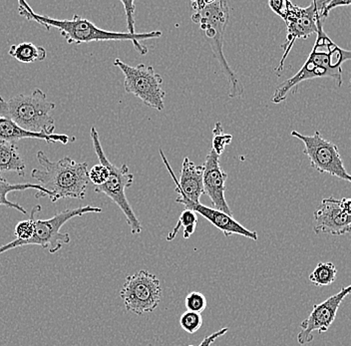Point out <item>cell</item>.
<instances>
[{"instance_id": "obj_1", "label": "cell", "mask_w": 351, "mask_h": 346, "mask_svg": "<svg viewBox=\"0 0 351 346\" xmlns=\"http://www.w3.org/2000/svg\"><path fill=\"white\" fill-rule=\"evenodd\" d=\"M19 13L25 17L27 21H34L40 24L49 32L52 27L56 28L64 37L68 45H79L82 43L100 42V41H132L135 49L141 55L148 53V48L142 45L143 40L159 38L163 34L162 32H145L132 35L128 32H115L101 29L95 24L86 18L73 15L72 19H54L45 15L37 14L32 6L23 0L19 1Z\"/></svg>"}, {"instance_id": "obj_2", "label": "cell", "mask_w": 351, "mask_h": 346, "mask_svg": "<svg viewBox=\"0 0 351 346\" xmlns=\"http://www.w3.org/2000/svg\"><path fill=\"white\" fill-rule=\"evenodd\" d=\"M317 38L304 66L293 77L280 83L274 92L271 101L274 104L287 99V94L300 83L317 78H331L337 86L342 85V64L351 61V50L335 45L324 32L319 13L317 17Z\"/></svg>"}, {"instance_id": "obj_3", "label": "cell", "mask_w": 351, "mask_h": 346, "mask_svg": "<svg viewBox=\"0 0 351 346\" xmlns=\"http://www.w3.org/2000/svg\"><path fill=\"white\" fill-rule=\"evenodd\" d=\"M40 168L33 169L32 177L49 193L52 203L62 199L83 200L86 196L89 177L86 162H76L66 156L53 162L43 151L36 154Z\"/></svg>"}, {"instance_id": "obj_4", "label": "cell", "mask_w": 351, "mask_h": 346, "mask_svg": "<svg viewBox=\"0 0 351 346\" xmlns=\"http://www.w3.org/2000/svg\"><path fill=\"white\" fill-rule=\"evenodd\" d=\"M192 8L194 12L192 15L193 23L197 24L201 32L207 37L210 49L218 60L223 75L227 78L230 97H241L245 92L243 85L230 68L223 54L226 29L230 21L229 4L223 0H199L192 2Z\"/></svg>"}, {"instance_id": "obj_5", "label": "cell", "mask_w": 351, "mask_h": 346, "mask_svg": "<svg viewBox=\"0 0 351 346\" xmlns=\"http://www.w3.org/2000/svg\"><path fill=\"white\" fill-rule=\"evenodd\" d=\"M55 103L47 99L43 90L36 88L29 95L19 94L5 100L0 96V116L8 118L23 130L36 134H54Z\"/></svg>"}, {"instance_id": "obj_6", "label": "cell", "mask_w": 351, "mask_h": 346, "mask_svg": "<svg viewBox=\"0 0 351 346\" xmlns=\"http://www.w3.org/2000/svg\"><path fill=\"white\" fill-rule=\"evenodd\" d=\"M90 137H91L94 151L97 155L99 162L101 164H104L109 169L108 180L103 185L94 188V190L99 194L106 195L110 200L118 206V208L126 217L127 223L130 227L131 233L133 235L141 234L143 230L141 222L132 209L130 203L127 199L126 193H125L126 189L130 188L132 184L134 183V175L132 174L126 164H123L121 167H117L109 161L103 150L102 145H101L99 133L95 127H92L90 130Z\"/></svg>"}, {"instance_id": "obj_7", "label": "cell", "mask_w": 351, "mask_h": 346, "mask_svg": "<svg viewBox=\"0 0 351 346\" xmlns=\"http://www.w3.org/2000/svg\"><path fill=\"white\" fill-rule=\"evenodd\" d=\"M114 66L124 74V88L127 93L139 98L146 106L163 111L166 92L163 89V78L152 66L141 64L130 66L119 58L114 60Z\"/></svg>"}, {"instance_id": "obj_8", "label": "cell", "mask_w": 351, "mask_h": 346, "mask_svg": "<svg viewBox=\"0 0 351 346\" xmlns=\"http://www.w3.org/2000/svg\"><path fill=\"white\" fill-rule=\"evenodd\" d=\"M120 297L127 312L136 315L154 312L162 299L160 280L150 271H137L125 280Z\"/></svg>"}, {"instance_id": "obj_9", "label": "cell", "mask_w": 351, "mask_h": 346, "mask_svg": "<svg viewBox=\"0 0 351 346\" xmlns=\"http://www.w3.org/2000/svg\"><path fill=\"white\" fill-rule=\"evenodd\" d=\"M291 136L304 143V153L308 158L311 167L320 174H328L351 184V175L344 167L339 148L332 142L324 139L319 131L311 136L293 131Z\"/></svg>"}, {"instance_id": "obj_10", "label": "cell", "mask_w": 351, "mask_h": 346, "mask_svg": "<svg viewBox=\"0 0 351 346\" xmlns=\"http://www.w3.org/2000/svg\"><path fill=\"white\" fill-rule=\"evenodd\" d=\"M318 10L315 1L311 2L307 8H300L293 2L285 1V23H287V41L282 45L284 55L280 59V64L276 68V74L280 75L285 66V60L291 52V48L298 39H306L311 35L317 34V17Z\"/></svg>"}, {"instance_id": "obj_11", "label": "cell", "mask_w": 351, "mask_h": 346, "mask_svg": "<svg viewBox=\"0 0 351 346\" xmlns=\"http://www.w3.org/2000/svg\"><path fill=\"white\" fill-rule=\"evenodd\" d=\"M350 293L351 284L350 286L342 288L339 293H335L326 301L315 304L308 317L300 323L302 330L298 334V343L300 345H307L315 339L313 332H317L318 334H322L328 332L337 317L340 304Z\"/></svg>"}, {"instance_id": "obj_12", "label": "cell", "mask_w": 351, "mask_h": 346, "mask_svg": "<svg viewBox=\"0 0 351 346\" xmlns=\"http://www.w3.org/2000/svg\"><path fill=\"white\" fill-rule=\"evenodd\" d=\"M313 231L315 234L343 236L351 234V216L342 211L340 200L324 199L313 214Z\"/></svg>"}, {"instance_id": "obj_13", "label": "cell", "mask_w": 351, "mask_h": 346, "mask_svg": "<svg viewBox=\"0 0 351 346\" xmlns=\"http://www.w3.org/2000/svg\"><path fill=\"white\" fill-rule=\"evenodd\" d=\"M203 168L204 190L212 201L214 209L232 216L225 197L228 174L219 165V156L213 149L208 153Z\"/></svg>"}, {"instance_id": "obj_14", "label": "cell", "mask_w": 351, "mask_h": 346, "mask_svg": "<svg viewBox=\"0 0 351 346\" xmlns=\"http://www.w3.org/2000/svg\"><path fill=\"white\" fill-rule=\"evenodd\" d=\"M176 201L185 206V209L191 210V211L197 212V214H201L203 218H205L214 227L219 230L223 234V236H227V238L239 235L254 240V242L258 240V236L256 232L250 231L238 221L234 220L232 216H230L226 212L218 211L214 208L207 207V206L201 203H194V201L186 199L183 195H179V197L176 199Z\"/></svg>"}, {"instance_id": "obj_15", "label": "cell", "mask_w": 351, "mask_h": 346, "mask_svg": "<svg viewBox=\"0 0 351 346\" xmlns=\"http://www.w3.org/2000/svg\"><path fill=\"white\" fill-rule=\"evenodd\" d=\"M160 155L167 170L172 176L173 181L176 184V192L178 195H183L189 200L194 203H199V199L205 194L204 190V168L203 166L197 165L194 162L191 161L190 158L186 157L182 164L181 173H180V179L178 181L174 171L172 170L168 159L165 156L163 150L160 149Z\"/></svg>"}, {"instance_id": "obj_16", "label": "cell", "mask_w": 351, "mask_h": 346, "mask_svg": "<svg viewBox=\"0 0 351 346\" xmlns=\"http://www.w3.org/2000/svg\"><path fill=\"white\" fill-rule=\"evenodd\" d=\"M22 139H37L43 140L46 143L54 144L60 143L67 145L70 142H75V137H69L65 134H36L23 130L21 127L17 126L14 122L11 121L8 118L0 116V140L1 141L16 143Z\"/></svg>"}, {"instance_id": "obj_17", "label": "cell", "mask_w": 351, "mask_h": 346, "mask_svg": "<svg viewBox=\"0 0 351 346\" xmlns=\"http://www.w3.org/2000/svg\"><path fill=\"white\" fill-rule=\"evenodd\" d=\"M33 189L36 190V198H43V197H49L48 190L41 187L39 184L24 183L12 184L6 181L3 177L0 176V206L10 208V209L16 210L21 214H27V211L17 203H13L8 199V194L11 192H23V190Z\"/></svg>"}, {"instance_id": "obj_18", "label": "cell", "mask_w": 351, "mask_h": 346, "mask_svg": "<svg viewBox=\"0 0 351 346\" xmlns=\"http://www.w3.org/2000/svg\"><path fill=\"white\" fill-rule=\"evenodd\" d=\"M25 170V163L15 143L0 140V176L3 173L13 172L19 177H24Z\"/></svg>"}, {"instance_id": "obj_19", "label": "cell", "mask_w": 351, "mask_h": 346, "mask_svg": "<svg viewBox=\"0 0 351 346\" xmlns=\"http://www.w3.org/2000/svg\"><path fill=\"white\" fill-rule=\"evenodd\" d=\"M8 54L19 62L32 64L36 61L45 60L47 51L43 46L35 45L32 42H23L10 46Z\"/></svg>"}, {"instance_id": "obj_20", "label": "cell", "mask_w": 351, "mask_h": 346, "mask_svg": "<svg viewBox=\"0 0 351 346\" xmlns=\"http://www.w3.org/2000/svg\"><path fill=\"white\" fill-rule=\"evenodd\" d=\"M197 223V212L191 211V210H184L181 216H180L177 225H175L174 229H173L172 231L169 233L168 236H167V240H168V242H172L176 238V236H177L178 232H179L180 229H182V227H183V238H185V240H189V238L192 236L193 234L195 233V231H196Z\"/></svg>"}, {"instance_id": "obj_21", "label": "cell", "mask_w": 351, "mask_h": 346, "mask_svg": "<svg viewBox=\"0 0 351 346\" xmlns=\"http://www.w3.org/2000/svg\"><path fill=\"white\" fill-rule=\"evenodd\" d=\"M337 269L332 262H319L309 275L308 280L315 286H328L337 280Z\"/></svg>"}, {"instance_id": "obj_22", "label": "cell", "mask_w": 351, "mask_h": 346, "mask_svg": "<svg viewBox=\"0 0 351 346\" xmlns=\"http://www.w3.org/2000/svg\"><path fill=\"white\" fill-rule=\"evenodd\" d=\"M213 150L221 156L225 152L226 146L230 145L232 141V136L230 134H225L223 132V125L221 122H217L215 125L214 130H213Z\"/></svg>"}, {"instance_id": "obj_23", "label": "cell", "mask_w": 351, "mask_h": 346, "mask_svg": "<svg viewBox=\"0 0 351 346\" xmlns=\"http://www.w3.org/2000/svg\"><path fill=\"white\" fill-rule=\"evenodd\" d=\"M180 324L186 332L194 334L203 325V319H202L201 313L186 312L182 314L181 319H180Z\"/></svg>"}, {"instance_id": "obj_24", "label": "cell", "mask_w": 351, "mask_h": 346, "mask_svg": "<svg viewBox=\"0 0 351 346\" xmlns=\"http://www.w3.org/2000/svg\"><path fill=\"white\" fill-rule=\"evenodd\" d=\"M185 306L188 312L202 313L207 308L208 301L203 293L192 291L186 297Z\"/></svg>"}, {"instance_id": "obj_25", "label": "cell", "mask_w": 351, "mask_h": 346, "mask_svg": "<svg viewBox=\"0 0 351 346\" xmlns=\"http://www.w3.org/2000/svg\"><path fill=\"white\" fill-rule=\"evenodd\" d=\"M88 177H89V181L94 184L95 187L103 185L109 178V169L104 164H98L90 169Z\"/></svg>"}, {"instance_id": "obj_26", "label": "cell", "mask_w": 351, "mask_h": 346, "mask_svg": "<svg viewBox=\"0 0 351 346\" xmlns=\"http://www.w3.org/2000/svg\"><path fill=\"white\" fill-rule=\"evenodd\" d=\"M124 6L125 12H126L127 27H128V34L132 35L137 34L135 30V13L136 6L135 1H121Z\"/></svg>"}, {"instance_id": "obj_27", "label": "cell", "mask_w": 351, "mask_h": 346, "mask_svg": "<svg viewBox=\"0 0 351 346\" xmlns=\"http://www.w3.org/2000/svg\"><path fill=\"white\" fill-rule=\"evenodd\" d=\"M228 332H229V328H221V330H218V332H214V334H212L210 335H208V336H206L205 338H204V341H202L201 343H199V346H210L213 345V343H215V341H217V339L219 338V337L223 336V335H225L226 334H227ZM188 346H194V345H188Z\"/></svg>"}, {"instance_id": "obj_28", "label": "cell", "mask_w": 351, "mask_h": 346, "mask_svg": "<svg viewBox=\"0 0 351 346\" xmlns=\"http://www.w3.org/2000/svg\"><path fill=\"white\" fill-rule=\"evenodd\" d=\"M269 5L276 14L284 19L285 14V1L284 0H271L269 2Z\"/></svg>"}, {"instance_id": "obj_29", "label": "cell", "mask_w": 351, "mask_h": 346, "mask_svg": "<svg viewBox=\"0 0 351 346\" xmlns=\"http://www.w3.org/2000/svg\"><path fill=\"white\" fill-rule=\"evenodd\" d=\"M340 207H341L342 211L351 216V199H341L340 200Z\"/></svg>"}, {"instance_id": "obj_30", "label": "cell", "mask_w": 351, "mask_h": 346, "mask_svg": "<svg viewBox=\"0 0 351 346\" xmlns=\"http://www.w3.org/2000/svg\"><path fill=\"white\" fill-rule=\"evenodd\" d=\"M350 82H351V79H350Z\"/></svg>"}]
</instances>
